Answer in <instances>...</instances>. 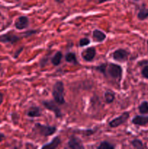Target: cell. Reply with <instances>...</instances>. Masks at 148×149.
I'll return each mask as SVG.
<instances>
[{
	"label": "cell",
	"instance_id": "26",
	"mask_svg": "<svg viewBox=\"0 0 148 149\" xmlns=\"http://www.w3.org/2000/svg\"><path fill=\"white\" fill-rule=\"evenodd\" d=\"M22 50H23V47H22V48H20V49H19L17 51V52H16V53L15 54V56H14V57H15V58H17V57H18V55H20V52H22Z\"/></svg>",
	"mask_w": 148,
	"mask_h": 149
},
{
	"label": "cell",
	"instance_id": "1",
	"mask_svg": "<svg viewBox=\"0 0 148 149\" xmlns=\"http://www.w3.org/2000/svg\"><path fill=\"white\" fill-rule=\"evenodd\" d=\"M52 95H53L54 100L57 104H65V87H64L63 82L60 81L55 82L53 86Z\"/></svg>",
	"mask_w": 148,
	"mask_h": 149
},
{
	"label": "cell",
	"instance_id": "6",
	"mask_svg": "<svg viewBox=\"0 0 148 149\" xmlns=\"http://www.w3.org/2000/svg\"><path fill=\"white\" fill-rule=\"evenodd\" d=\"M20 39V37L14 34L12 32H8L7 33L3 34L0 36V42L4 44L9 43L11 45H14V44L17 43Z\"/></svg>",
	"mask_w": 148,
	"mask_h": 149
},
{
	"label": "cell",
	"instance_id": "5",
	"mask_svg": "<svg viewBox=\"0 0 148 149\" xmlns=\"http://www.w3.org/2000/svg\"><path fill=\"white\" fill-rule=\"evenodd\" d=\"M129 118V113L128 111L123 112L120 116L115 118L109 122V126L112 128H115L124 124Z\"/></svg>",
	"mask_w": 148,
	"mask_h": 149
},
{
	"label": "cell",
	"instance_id": "10",
	"mask_svg": "<svg viewBox=\"0 0 148 149\" xmlns=\"http://www.w3.org/2000/svg\"><path fill=\"white\" fill-rule=\"evenodd\" d=\"M29 26V19L26 16H20L15 23V26L18 30H23L26 29Z\"/></svg>",
	"mask_w": 148,
	"mask_h": 149
},
{
	"label": "cell",
	"instance_id": "18",
	"mask_svg": "<svg viewBox=\"0 0 148 149\" xmlns=\"http://www.w3.org/2000/svg\"><path fill=\"white\" fill-rule=\"evenodd\" d=\"M115 98V94L110 90H108L104 93V99H105V101L107 102V103H112L114 101Z\"/></svg>",
	"mask_w": 148,
	"mask_h": 149
},
{
	"label": "cell",
	"instance_id": "24",
	"mask_svg": "<svg viewBox=\"0 0 148 149\" xmlns=\"http://www.w3.org/2000/svg\"><path fill=\"white\" fill-rule=\"evenodd\" d=\"M142 75L145 79H148V65L144 66V68L142 70Z\"/></svg>",
	"mask_w": 148,
	"mask_h": 149
},
{
	"label": "cell",
	"instance_id": "8",
	"mask_svg": "<svg viewBox=\"0 0 148 149\" xmlns=\"http://www.w3.org/2000/svg\"><path fill=\"white\" fill-rule=\"evenodd\" d=\"M68 146L69 148L73 149L84 148V145L82 143V141L79 138H77L76 136H74V135H72L70 138L69 141L68 142Z\"/></svg>",
	"mask_w": 148,
	"mask_h": 149
},
{
	"label": "cell",
	"instance_id": "15",
	"mask_svg": "<svg viewBox=\"0 0 148 149\" xmlns=\"http://www.w3.org/2000/svg\"><path fill=\"white\" fill-rule=\"evenodd\" d=\"M62 58V54L60 51H58L55 53V55L52 57L51 62L54 65H58L61 63V61Z\"/></svg>",
	"mask_w": 148,
	"mask_h": 149
},
{
	"label": "cell",
	"instance_id": "31",
	"mask_svg": "<svg viewBox=\"0 0 148 149\" xmlns=\"http://www.w3.org/2000/svg\"><path fill=\"white\" fill-rule=\"evenodd\" d=\"M147 46H148V39H147Z\"/></svg>",
	"mask_w": 148,
	"mask_h": 149
},
{
	"label": "cell",
	"instance_id": "20",
	"mask_svg": "<svg viewBox=\"0 0 148 149\" xmlns=\"http://www.w3.org/2000/svg\"><path fill=\"white\" fill-rule=\"evenodd\" d=\"M115 148V146L111 144L110 143L107 142V141H103L100 144L97 148L99 149H113Z\"/></svg>",
	"mask_w": 148,
	"mask_h": 149
},
{
	"label": "cell",
	"instance_id": "3",
	"mask_svg": "<svg viewBox=\"0 0 148 149\" xmlns=\"http://www.w3.org/2000/svg\"><path fill=\"white\" fill-rule=\"evenodd\" d=\"M34 131L44 137L51 136L54 135L57 131V127L54 126L44 125L41 124L36 123L34 126Z\"/></svg>",
	"mask_w": 148,
	"mask_h": 149
},
{
	"label": "cell",
	"instance_id": "4",
	"mask_svg": "<svg viewBox=\"0 0 148 149\" xmlns=\"http://www.w3.org/2000/svg\"><path fill=\"white\" fill-rule=\"evenodd\" d=\"M43 105L47 110L53 112L55 113V116L57 118H60L62 116V113L59 108L57 105L56 102H54L52 100H44L43 101Z\"/></svg>",
	"mask_w": 148,
	"mask_h": 149
},
{
	"label": "cell",
	"instance_id": "25",
	"mask_svg": "<svg viewBox=\"0 0 148 149\" xmlns=\"http://www.w3.org/2000/svg\"><path fill=\"white\" fill-rule=\"evenodd\" d=\"M36 33V31H26L25 32L24 34L26 36H29L30 35L33 34V33Z\"/></svg>",
	"mask_w": 148,
	"mask_h": 149
},
{
	"label": "cell",
	"instance_id": "12",
	"mask_svg": "<svg viewBox=\"0 0 148 149\" xmlns=\"http://www.w3.org/2000/svg\"><path fill=\"white\" fill-rule=\"evenodd\" d=\"M61 143V140L59 136H56L49 143H48L46 145L43 146L42 148L43 149H54L57 148Z\"/></svg>",
	"mask_w": 148,
	"mask_h": 149
},
{
	"label": "cell",
	"instance_id": "33",
	"mask_svg": "<svg viewBox=\"0 0 148 149\" xmlns=\"http://www.w3.org/2000/svg\"><path fill=\"white\" fill-rule=\"evenodd\" d=\"M147 132H148V130H147Z\"/></svg>",
	"mask_w": 148,
	"mask_h": 149
},
{
	"label": "cell",
	"instance_id": "14",
	"mask_svg": "<svg viewBox=\"0 0 148 149\" xmlns=\"http://www.w3.org/2000/svg\"><path fill=\"white\" fill-rule=\"evenodd\" d=\"M27 115L29 117H39L41 116V110L38 106H32L27 111Z\"/></svg>",
	"mask_w": 148,
	"mask_h": 149
},
{
	"label": "cell",
	"instance_id": "29",
	"mask_svg": "<svg viewBox=\"0 0 148 149\" xmlns=\"http://www.w3.org/2000/svg\"><path fill=\"white\" fill-rule=\"evenodd\" d=\"M148 63L147 61H140V63H139V65H142V64H147Z\"/></svg>",
	"mask_w": 148,
	"mask_h": 149
},
{
	"label": "cell",
	"instance_id": "9",
	"mask_svg": "<svg viewBox=\"0 0 148 149\" xmlns=\"http://www.w3.org/2000/svg\"><path fill=\"white\" fill-rule=\"evenodd\" d=\"M96 55V49L93 47H90L86 48L84 49L81 53V56H82L83 59L84 61H87V62H90L92 61Z\"/></svg>",
	"mask_w": 148,
	"mask_h": 149
},
{
	"label": "cell",
	"instance_id": "32",
	"mask_svg": "<svg viewBox=\"0 0 148 149\" xmlns=\"http://www.w3.org/2000/svg\"><path fill=\"white\" fill-rule=\"evenodd\" d=\"M135 1H138V0H135Z\"/></svg>",
	"mask_w": 148,
	"mask_h": 149
},
{
	"label": "cell",
	"instance_id": "11",
	"mask_svg": "<svg viewBox=\"0 0 148 149\" xmlns=\"http://www.w3.org/2000/svg\"><path fill=\"white\" fill-rule=\"evenodd\" d=\"M132 123L138 126H145L148 124V116H136L132 119Z\"/></svg>",
	"mask_w": 148,
	"mask_h": 149
},
{
	"label": "cell",
	"instance_id": "16",
	"mask_svg": "<svg viewBox=\"0 0 148 149\" xmlns=\"http://www.w3.org/2000/svg\"><path fill=\"white\" fill-rule=\"evenodd\" d=\"M137 17L139 20H145L148 17V9L146 7H142L138 13Z\"/></svg>",
	"mask_w": 148,
	"mask_h": 149
},
{
	"label": "cell",
	"instance_id": "23",
	"mask_svg": "<svg viewBox=\"0 0 148 149\" xmlns=\"http://www.w3.org/2000/svg\"><path fill=\"white\" fill-rule=\"evenodd\" d=\"M90 40L88 38H82L79 41V46L80 47H85L89 45Z\"/></svg>",
	"mask_w": 148,
	"mask_h": 149
},
{
	"label": "cell",
	"instance_id": "30",
	"mask_svg": "<svg viewBox=\"0 0 148 149\" xmlns=\"http://www.w3.org/2000/svg\"><path fill=\"white\" fill-rule=\"evenodd\" d=\"M111 1V0H99L98 2L100 3H103V2H105V1Z\"/></svg>",
	"mask_w": 148,
	"mask_h": 149
},
{
	"label": "cell",
	"instance_id": "17",
	"mask_svg": "<svg viewBox=\"0 0 148 149\" xmlns=\"http://www.w3.org/2000/svg\"><path fill=\"white\" fill-rule=\"evenodd\" d=\"M65 61L68 63L73 64H78V61H77L76 55L74 52H68L65 55Z\"/></svg>",
	"mask_w": 148,
	"mask_h": 149
},
{
	"label": "cell",
	"instance_id": "21",
	"mask_svg": "<svg viewBox=\"0 0 148 149\" xmlns=\"http://www.w3.org/2000/svg\"><path fill=\"white\" fill-rule=\"evenodd\" d=\"M131 145L133 146V148H144V144L142 141L139 139H135L131 141Z\"/></svg>",
	"mask_w": 148,
	"mask_h": 149
},
{
	"label": "cell",
	"instance_id": "28",
	"mask_svg": "<svg viewBox=\"0 0 148 149\" xmlns=\"http://www.w3.org/2000/svg\"><path fill=\"white\" fill-rule=\"evenodd\" d=\"M4 138H5V137H4V135H3L2 133H1V132H0V142H1V141L4 139Z\"/></svg>",
	"mask_w": 148,
	"mask_h": 149
},
{
	"label": "cell",
	"instance_id": "2",
	"mask_svg": "<svg viewBox=\"0 0 148 149\" xmlns=\"http://www.w3.org/2000/svg\"><path fill=\"white\" fill-rule=\"evenodd\" d=\"M107 73L112 79L117 81H120L123 75V68L118 64L110 63L107 65Z\"/></svg>",
	"mask_w": 148,
	"mask_h": 149
},
{
	"label": "cell",
	"instance_id": "7",
	"mask_svg": "<svg viewBox=\"0 0 148 149\" xmlns=\"http://www.w3.org/2000/svg\"><path fill=\"white\" fill-rule=\"evenodd\" d=\"M129 52L126 49H118L113 53V58L115 61L123 62L128 59Z\"/></svg>",
	"mask_w": 148,
	"mask_h": 149
},
{
	"label": "cell",
	"instance_id": "27",
	"mask_svg": "<svg viewBox=\"0 0 148 149\" xmlns=\"http://www.w3.org/2000/svg\"><path fill=\"white\" fill-rule=\"evenodd\" d=\"M3 99H4V95H3L2 93H0V106H1V104L2 103Z\"/></svg>",
	"mask_w": 148,
	"mask_h": 149
},
{
	"label": "cell",
	"instance_id": "19",
	"mask_svg": "<svg viewBox=\"0 0 148 149\" xmlns=\"http://www.w3.org/2000/svg\"><path fill=\"white\" fill-rule=\"evenodd\" d=\"M139 111L141 114H147L148 113V102L143 101L139 106Z\"/></svg>",
	"mask_w": 148,
	"mask_h": 149
},
{
	"label": "cell",
	"instance_id": "13",
	"mask_svg": "<svg viewBox=\"0 0 148 149\" xmlns=\"http://www.w3.org/2000/svg\"><path fill=\"white\" fill-rule=\"evenodd\" d=\"M92 37L94 42H102L106 39V34L100 30H94L92 33Z\"/></svg>",
	"mask_w": 148,
	"mask_h": 149
},
{
	"label": "cell",
	"instance_id": "22",
	"mask_svg": "<svg viewBox=\"0 0 148 149\" xmlns=\"http://www.w3.org/2000/svg\"><path fill=\"white\" fill-rule=\"evenodd\" d=\"M107 63H103L96 67V69H97L98 71H100V73H102V74H104V76H106V73H107Z\"/></svg>",
	"mask_w": 148,
	"mask_h": 149
}]
</instances>
